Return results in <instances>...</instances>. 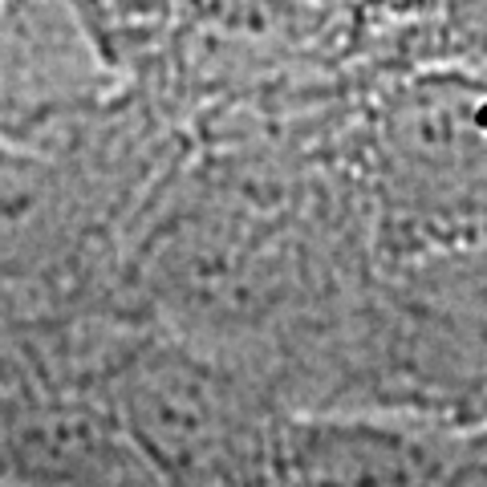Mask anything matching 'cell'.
<instances>
[{"label":"cell","mask_w":487,"mask_h":487,"mask_svg":"<svg viewBox=\"0 0 487 487\" xmlns=\"http://www.w3.org/2000/svg\"><path fill=\"white\" fill-rule=\"evenodd\" d=\"M450 487H487V442H479V447L471 450V459L463 463V471L455 475Z\"/></svg>","instance_id":"obj_4"},{"label":"cell","mask_w":487,"mask_h":487,"mask_svg":"<svg viewBox=\"0 0 487 487\" xmlns=\"http://www.w3.org/2000/svg\"><path fill=\"white\" fill-rule=\"evenodd\" d=\"M475 434L390 414H288L264 487H450Z\"/></svg>","instance_id":"obj_3"},{"label":"cell","mask_w":487,"mask_h":487,"mask_svg":"<svg viewBox=\"0 0 487 487\" xmlns=\"http://www.w3.org/2000/svg\"><path fill=\"white\" fill-rule=\"evenodd\" d=\"M101 402L166 487H264L293 414L264 369L163 329L118 361Z\"/></svg>","instance_id":"obj_1"},{"label":"cell","mask_w":487,"mask_h":487,"mask_svg":"<svg viewBox=\"0 0 487 487\" xmlns=\"http://www.w3.org/2000/svg\"><path fill=\"white\" fill-rule=\"evenodd\" d=\"M382 215L398 239L487 203V85L418 77L394 90L369 134Z\"/></svg>","instance_id":"obj_2"}]
</instances>
